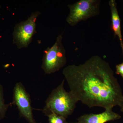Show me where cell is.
<instances>
[{"instance_id": "obj_3", "label": "cell", "mask_w": 123, "mask_h": 123, "mask_svg": "<svg viewBox=\"0 0 123 123\" xmlns=\"http://www.w3.org/2000/svg\"><path fill=\"white\" fill-rule=\"evenodd\" d=\"M62 39V34L59 35L54 44L44 51L42 68L46 74L56 72L66 65V51Z\"/></svg>"}, {"instance_id": "obj_6", "label": "cell", "mask_w": 123, "mask_h": 123, "mask_svg": "<svg viewBox=\"0 0 123 123\" xmlns=\"http://www.w3.org/2000/svg\"><path fill=\"white\" fill-rule=\"evenodd\" d=\"M13 101L21 116L29 123H37L33 117L30 95L21 82L17 83L14 88Z\"/></svg>"}, {"instance_id": "obj_9", "label": "cell", "mask_w": 123, "mask_h": 123, "mask_svg": "<svg viewBox=\"0 0 123 123\" xmlns=\"http://www.w3.org/2000/svg\"><path fill=\"white\" fill-rule=\"evenodd\" d=\"M4 90L2 86L0 84V121L4 118L9 105L5 103Z\"/></svg>"}, {"instance_id": "obj_11", "label": "cell", "mask_w": 123, "mask_h": 123, "mask_svg": "<svg viewBox=\"0 0 123 123\" xmlns=\"http://www.w3.org/2000/svg\"><path fill=\"white\" fill-rule=\"evenodd\" d=\"M117 74L120 75L123 78V62L117 65L116 66Z\"/></svg>"}, {"instance_id": "obj_7", "label": "cell", "mask_w": 123, "mask_h": 123, "mask_svg": "<svg viewBox=\"0 0 123 123\" xmlns=\"http://www.w3.org/2000/svg\"><path fill=\"white\" fill-rule=\"evenodd\" d=\"M112 109H105L104 112L99 114H84L79 117L77 122L75 123H106L121 118V116L114 112Z\"/></svg>"}, {"instance_id": "obj_4", "label": "cell", "mask_w": 123, "mask_h": 123, "mask_svg": "<svg viewBox=\"0 0 123 123\" xmlns=\"http://www.w3.org/2000/svg\"><path fill=\"white\" fill-rule=\"evenodd\" d=\"M101 1L99 0H80L68 5L69 13L66 19L71 26L78 23L98 15Z\"/></svg>"}, {"instance_id": "obj_12", "label": "cell", "mask_w": 123, "mask_h": 123, "mask_svg": "<svg viewBox=\"0 0 123 123\" xmlns=\"http://www.w3.org/2000/svg\"><path fill=\"white\" fill-rule=\"evenodd\" d=\"M119 106L120 107V111L121 112H123V98Z\"/></svg>"}, {"instance_id": "obj_5", "label": "cell", "mask_w": 123, "mask_h": 123, "mask_svg": "<svg viewBox=\"0 0 123 123\" xmlns=\"http://www.w3.org/2000/svg\"><path fill=\"white\" fill-rule=\"evenodd\" d=\"M40 14L39 11L33 12L27 20L15 25L13 41L18 48H26L31 43L36 32V21Z\"/></svg>"}, {"instance_id": "obj_10", "label": "cell", "mask_w": 123, "mask_h": 123, "mask_svg": "<svg viewBox=\"0 0 123 123\" xmlns=\"http://www.w3.org/2000/svg\"><path fill=\"white\" fill-rule=\"evenodd\" d=\"M47 116L49 123H69L66 118L54 113L50 114Z\"/></svg>"}, {"instance_id": "obj_8", "label": "cell", "mask_w": 123, "mask_h": 123, "mask_svg": "<svg viewBox=\"0 0 123 123\" xmlns=\"http://www.w3.org/2000/svg\"><path fill=\"white\" fill-rule=\"evenodd\" d=\"M109 5L111 14V27L115 35L118 38L123 55V42L122 39L120 18L117 9V3L115 0H110Z\"/></svg>"}, {"instance_id": "obj_2", "label": "cell", "mask_w": 123, "mask_h": 123, "mask_svg": "<svg viewBox=\"0 0 123 123\" xmlns=\"http://www.w3.org/2000/svg\"><path fill=\"white\" fill-rule=\"evenodd\" d=\"M64 80L52 90L46 101L43 112L47 116L54 113L67 118L73 114L78 100L71 92L65 90Z\"/></svg>"}, {"instance_id": "obj_1", "label": "cell", "mask_w": 123, "mask_h": 123, "mask_svg": "<svg viewBox=\"0 0 123 123\" xmlns=\"http://www.w3.org/2000/svg\"><path fill=\"white\" fill-rule=\"evenodd\" d=\"M62 73L70 92L89 107L112 108L123 100L122 89L114 71L99 56H93L78 65H69Z\"/></svg>"}]
</instances>
